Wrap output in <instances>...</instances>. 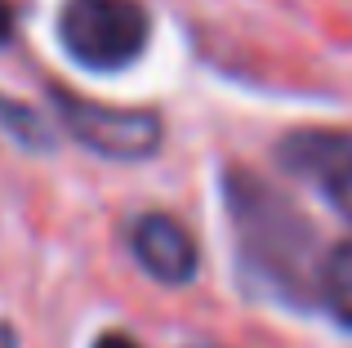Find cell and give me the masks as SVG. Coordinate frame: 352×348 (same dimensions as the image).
I'll use <instances>...</instances> for the list:
<instances>
[{"label": "cell", "mask_w": 352, "mask_h": 348, "mask_svg": "<svg viewBox=\"0 0 352 348\" xmlns=\"http://www.w3.org/2000/svg\"><path fill=\"white\" fill-rule=\"evenodd\" d=\"M94 348H143L138 340H129V335H120V331H107V335H98Z\"/></svg>", "instance_id": "ba28073f"}, {"label": "cell", "mask_w": 352, "mask_h": 348, "mask_svg": "<svg viewBox=\"0 0 352 348\" xmlns=\"http://www.w3.org/2000/svg\"><path fill=\"white\" fill-rule=\"evenodd\" d=\"M129 250L138 268L161 286H188L201 268L197 237L170 215H138L129 224Z\"/></svg>", "instance_id": "5b68a950"}, {"label": "cell", "mask_w": 352, "mask_h": 348, "mask_svg": "<svg viewBox=\"0 0 352 348\" xmlns=\"http://www.w3.org/2000/svg\"><path fill=\"white\" fill-rule=\"evenodd\" d=\"M223 206L250 281H263L276 299H303L317 286V277H312L317 232L285 192H276L267 179H258L245 166H228Z\"/></svg>", "instance_id": "6da1fadb"}, {"label": "cell", "mask_w": 352, "mask_h": 348, "mask_svg": "<svg viewBox=\"0 0 352 348\" xmlns=\"http://www.w3.org/2000/svg\"><path fill=\"white\" fill-rule=\"evenodd\" d=\"M50 103L58 125L107 161H152L165 143V125L152 107H116V103H94L80 98L63 85H50Z\"/></svg>", "instance_id": "3957f363"}, {"label": "cell", "mask_w": 352, "mask_h": 348, "mask_svg": "<svg viewBox=\"0 0 352 348\" xmlns=\"http://www.w3.org/2000/svg\"><path fill=\"white\" fill-rule=\"evenodd\" d=\"M317 295L335 313L339 326L352 331V241H339L317 268Z\"/></svg>", "instance_id": "8992f818"}, {"label": "cell", "mask_w": 352, "mask_h": 348, "mask_svg": "<svg viewBox=\"0 0 352 348\" xmlns=\"http://www.w3.org/2000/svg\"><path fill=\"white\" fill-rule=\"evenodd\" d=\"M348 215H352V206H348Z\"/></svg>", "instance_id": "30bf717a"}, {"label": "cell", "mask_w": 352, "mask_h": 348, "mask_svg": "<svg viewBox=\"0 0 352 348\" xmlns=\"http://www.w3.org/2000/svg\"><path fill=\"white\" fill-rule=\"evenodd\" d=\"M0 130L27 152H54V143H58V134L50 130V121H45L36 107L18 103V98H9V94H0Z\"/></svg>", "instance_id": "52a82bcc"}, {"label": "cell", "mask_w": 352, "mask_h": 348, "mask_svg": "<svg viewBox=\"0 0 352 348\" xmlns=\"http://www.w3.org/2000/svg\"><path fill=\"white\" fill-rule=\"evenodd\" d=\"M276 166L294 179H308L335 201L352 206V130H290L276 143Z\"/></svg>", "instance_id": "277c9868"}, {"label": "cell", "mask_w": 352, "mask_h": 348, "mask_svg": "<svg viewBox=\"0 0 352 348\" xmlns=\"http://www.w3.org/2000/svg\"><path fill=\"white\" fill-rule=\"evenodd\" d=\"M14 36V5L9 0H0V45Z\"/></svg>", "instance_id": "9c48e42d"}, {"label": "cell", "mask_w": 352, "mask_h": 348, "mask_svg": "<svg viewBox=\"0 0 352 348\" xmlns=\"http://www.w3.org/2000/svg\"><path fill=\"white\" fill-rule=\"evenodd\" d=\"M152 18L138 0H63L58 45L85 72H125L147 54Z\"/></svg>", "instance_id": "7a4b0ae2"}]
</instances>
